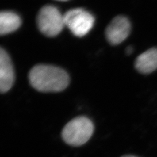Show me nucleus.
I'll return each mask as SVG.
<instances>
[{"instance_id":"4","label":"nucleus","mask_w":157,"mask_h":157,"mask_svg":"<svg viewBox=\"0 0 157 157\" xmlns=\"http://www.w3.org/2000/svg\"><path fill=\"white\" fill-rule=\"evenodd\" d=\"M65 26L73 35L83 37L90 31L94 24V18L86 10L77 8L71 9L63 14Z\"/></svg>"},{"instance_id":"9","label":"nucleus","mask_w":157,"mask_h":157,"mask_svg":"<svg viewBox=\"0 0 157 157\" xmlns=\"http://www.w3.org/2000/svg\"><path fill=\"white\" fill-rule=\"evenodd\" d=\"M134 51V48L132 46H129L126 48V53L128 55H130Z\"/></svg>"},{"instance_id":"2","label":"nucleus","mask_w":157,"mask_h":157,"mask_svg":"<svg viewBox=\"0 0 157 157\" xmlns=\"http://www.w3.org/2000/svg\"><path fill=\"white\" fill-rule=\"evenodd\" d=\"M94 132V124L85 117H78L70 121L63 128L62 137L71 146H81L90 140Z\"/></svg>"},{"instance_id":"7","label":"nucleus","mask_w":157,"mask_h":157,"mask_svg":"<svg viewBox=\"0 0 157 157\" xmlns=\"http://www.w3.org/2000/svg\"><path fill=\"white\" fill-rule=\"evenodd\" d=\"M135 67L137 71L144 74H149L155 71L157 69V48H149L137 56Z\"/></svg>"},{"instance_id":"10","label":"nucleus","mask_w":157,"mask_h":157,"mask_svg":"<svg viewBox=\"0 0 157 157\" xmlns=\"http://www.w3.org/2000/svg\"><path fill=\"white\" fill-rule=\"evenodd\" d=\"M122 157H137V156H132V155H125V156H123Z\"/></svg>"},{"instance_id":"1","label":"nucleus","mask_w":157,"mask_h":157,"mask_svg":"<svg viewBox=\"0 0 157 157\" xmlns=\"http://www.w3.org/2000/svg\"><path fill=\"white\" fill-rule=\"evenodd\" d=\"M31 85L38 91L56 92L67 88L70 82L67 73L60 67L50 65H37L29 73Z\"/></svg>"},{"instance_id":"5","label":"nucleus","mask_w":157,"mask_h":157,"mask_svg":"<svg viewBox=\"0 0 157 157\" xmlns=\"http://www.w3.org/2000/svg\"><path fill=\"white\" fill-rule=\"evenodd\" d=\"M131 30L130 21L124 16H117L112 20L105 29V36L109 43L117 45L128 37Z\"/></svg>"},{"instance_id":"3","label":"nucleus","mask_w":157,"mask_h":157,"mask_svg":"<svg viewBox=\"0 0 157 157\" xmlns=\"http://www.w3.org/2000/svg\"><path fill=\"white\" fill-rule=\"evenodd\" d=\"M37 23L39 30L47 37L58 36L65 26L63 15L52 6H45L40 9Z\"/></svg>"},{"instance_id":"6","label":"nucleus","mask_w":157,"mask_h":157,"mask_svg":"<svg viewBox=\"0 0 157 157\" xmlns=\"http://www.w3.org/2000/svg\"><path fill=\"white\" fill-rule=\"evenodd\" d=\"M14 81V73L11 59L7 52L0 47V92L11 89Z\"/></svg>"},{"instance_id":"8","label":"nucleus","mask_w":157,"mask_h":157,"mask_svg":"<svg viewBox=\"0 0 157 157\" xmlns=\"http://www.w3.org/2000/svg\"><path fill=\"white\" fill-rule=\"evenodd\" d=\"M21 19L11 11H0V36L16 31L21 26Z\"/></svg>"}]
</instances>
